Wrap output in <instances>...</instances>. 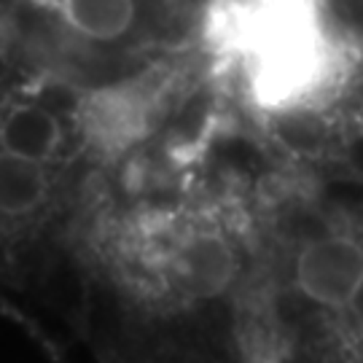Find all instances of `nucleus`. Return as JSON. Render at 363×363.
<instances>
[{"label": "nucleus", "mask_w": 363, "mask_h": 363, "mask_svg": "<svg viewBox=\"0 0 363 363\" xmlns=\"http://www.w3.org/2000/svg\"><path fill=\"white\" fill-rule=\"evenodd\" d=\"M183 84V60L103 81L0 43V304L57 318L86 213L167 124Z\"/></svg>", "instance_id": "1"}, {"label": "nucleus", "mask_w": 363, "mask_h": 363, "mask_svg": "<svg viewBox=\"0 0 363 363\" xmlns=\"http://www.w3.org/2000/svg\"><path fill=\"white\" fill-rule=\"evenodd\" d=\"M194 40L205 76L261 116L310 108L347 70L334 0H199Z\"/></svg>", "instance_id": "2"}, {"label": "nucleus", "mask_w": 363, "mask_h": 363, "mask_svg": "<svg viewBox=\"0 0 363 363\" xmlns=\"http://www.w3.org/2000/svg\"><path fill=\"white\" fill-rule=\"evenodd\" d=\"M169 0H0V43L89 78H124L156 54Z\"/></svg>", "instance_id": "3"}, {"label": "nucleus", "mask_w": 363, "mask_h": 363, "mask_svg": "<svg viewBox=\"0 0 363 363\" xmlns=\"http://www.w3.org/2000/svg\"><path fill=\"white\" fill-rule=\"evenodd\" d=\"M363 280V240L350 232L312 234L291 259V291L312 310L345 312Z\"/></svg>", "instance_id": "4"}, {"label": "nucleus", "mask_w": 363, "mask_h": 363, "mask_svg": "<svg viewBox=\"0 0 363 363\" xmlns=\"http://www.w3.org/2000/svg\"><path fill=\"white\" fill-rule=\"evenodd\" d=\"M345 162H347V167H350L352 175L363 178V130L355 132L350 138V143L345 148Z\"/></svg>", "instance_id": "5"}]
</instances>
